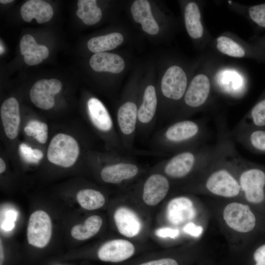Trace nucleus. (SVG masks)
Wrapping results in <instances>:
<instances>
[{
	"mask_svg": "<svg viewBox=\"0 0 265 265\" xmlns=\"http://www.w3.org/2000/svg\"><path fill=\"white\" fill-rule=\"evenodd\" d=\"M206 133L205 124L200 120H175L155 136L154 145L164 152L173 153L200 146Z\"/></svg>",
	"mask_w": 265,
	"mask_h": 265,
	"instance_id": "nucleus-1",
	"label": "nucleus"
},
{
	"mask_svg": "<svg viewBox=\"0 0 265 265\" xmlns=\"http://www.w3.org/2000/svg\"><path fill=\"white\" fill-rule=\"evenodd\" d=\"M216 149V145L198 146L175 153L160 163L163 174L168 178L180 180L196 170L201 171L213 157Z\"/></svg>",
	"mask_w": 265,
	"mask_h": 265,
	"instance_id": "nucleus-2",
	"label": "nucleus"
},
{
	"mask_svg": "<svg viewBox=\"0 0 265 265\" xmlns=\"http://www.w3.org/2000/svg\"><path fill=\"white\" fill-rule=\"evenodd\" d=\"M241 193L246 201L265 213V166L242 158L236 159Z\"/></svg>",
	"mask_w": 265,
	"mask_h": 265,
	"instance_id": "nucleus-3",
	"label": "nucleus"
},
{
	"mask_svg": "<svg viewBox=\"0 0 265 265\" xmlns=\"http://www.w3.org/2000/svg\"><path fill=\"white\" fill-rule=\"evenodd\" d=\"M80 153V146L76 139L69 134L58 133L51 139L47 157L52 163L67 168L75 164Z\"/></svg>",
	"mask_w": 265,
	"mask_h": 265,
	"instance_id": "nucleus-4",
	"label": "nucleus"
},
{
	"mask_svg": "<svg viewBox=\"0 0 265 265\" xmlns=\"http://www.w3.org/2000/svg\"><path fill=\"white\" fill-rule=\"evenodd\" d=\"M223 217L229 227L241 233L253 232L260 224V219L252 208L240 202L227 205L223 210Z\"/></svg>",
	"mask_w": 265,
	"mask_h": 265,
	"instance_id": "nucleus-5",
	"label": "nucleus"
},
{
	"mask_svg": "<svg viewBox=\"0 0 265 265\" xmlns=\"http://www.w3.org/2000/svg\"><path fill=\"white\" fill-rule=\"evenodd\" d=\"M88 117L93 126L99 132L107 134L114 148L125 151L119 134L115 130L113 120L104 105L97 98L92 97L87 103Z\"/></svg>",
	"mask_w": 265,
	"mask_h": 265,
	"instance_id": "nucleus-6",
	"label": "nucleus"
},
{
	"mask_svg": "<svg viewBox=\"0 0 265 265\" xmlns=\"http://www.w3.org/2000/svg\"><path fill=\"white\" fill-rule=\"evenodd\" d=\"M52 233V224L48 214L38 210L30 216L27 228V238L29 244L45 247L49 242Z\"/></svg>",
	"mask_w": 265,
	"mask_h": 265,
	"instance_id": "nucleus-7",
	"label": "nucleus"
},
{
	"mask_svg": "<svg viewBox=\"0 0 265 265\" xmlns=\"http://www.w3.org/2000/svg\"><path fill=\"white\" fill-rule=\"evenodd\" d=\"M158 99L155 87L147 85L144 90L137 112V133L143 135L149 133L156 123Z\"/></svg>",
	"mask_w": 265,
	"mask_h": 265,
	"instance_id": "nucleus-8",
	"label": "nucleus"
},
{
	"mask_svg": "<svg viewBox=\"0 0 265 265\" xmlns=\"http://www.w3.org/2000/svg\"><path fill=\"white\" fill-rule=\"evenodd\" d=\"M187 87V80L183 69L179 66L168 68L162 78L160 90L163 96L170 101L183 99Z\"/></svg>",
	"mask_w": 265,
	"mask_h": 265,
	"instance_id": "nucleus-9",
	"label": "nucleus"
},
{
	"mask_svg": "<svg viewBox=\"0 0 265 265\" xmlns=\"http://www.w3.org/2000/svg\"><path fill=\"white\" fill-rule=\"evenodd\" d=\"M131 159L120 155L115 161L104 166L100 171L102 180L109 184H118L136 177L140 168Z\"/></svg>",
	"mask_w": 265,
	"mask_h": 265,
	"instance_id": "nucleus-10",
	"label": "nucleus"
},
{
	"mask_svg": "<svg viewBox=\"0 0 265 265\" xmlns=\"http://www.w3.org/2000/svg\"><path fill=\"white\" fill-rule=\"evenodd\" d=\"M61 88V81L55 79L38 80L30 90V99L37 107L50 109L54 105V96L60 91Z\"/></svg>",
	"mask_w": 265,
	"mask_h": 265,
	"instance_id": "nucleus-11",
	"label": "nucleus"
},
{
	"mask_svg": "<svg viewBox=\"0 0 265 265\" xmlns=\"http://www.w3.org/2000/svg\"><path fill=\"white\" fill-rule=\"evenodd\" d=\"M211 90L209 77L204 74L196 75L187 86L183 98L186 109L195 110L203 106L209 99Z\"/></svg>",
	"mask_w": 265,
	"mask_h": 265,
	"instance_id": "nucleus-12",
	"label": "nucleus"
},
{
	"mask_svg": "<svg viewBox=\"0 0 265 265\" xmlns=\"http://www.w3.org/2000/svg\"><path fill=\"white\" fill-rule=\"evenodd\" d=\"M170 188L168 178L163 174L155 173L150 175L144 183L142 198L149 206H155L167 194Z\"/></svg>",
	"mask_w": 265,
	"mask_h": 265,
	"instance_id": "nucleus-13",
	"label": "nucleus"
},
{
	"mask_svg": "<svg viewBox=\"0 0 265 265\" xmlns=\"http://www.w3.org/2000/svg\"><path fill=\"white\" fill-rule=\"evenodd\" d=\"M134 246L130 241L122 239L111 240L102 245L97 255L103 261L119 263L129 259L134 254Z\"/></svg>",
	"mask_w": 265,
	"mask_h": 265,
	"instance_id": "nucleus-14",
	"label": "nucleus"
},
{
	"mask_svg": "<svg viewBox=\"0 0 265 265\" xmlns=\"http://www.w3.org/2000/svg\"><path fill=\"white\" fill-rule=\"evenodd\" d=\"M231 136L248 150L265 154V128H250L236 126Z\"/></svg>",
	"mask_w": 265,
	"mask_h": 265,
	"instance_id": "nucleus-15",
	"label": "nucleus"
},
{
	"mask_svg": "<svg viewBox=\"0 0 265 265\" xmlns=\"http://www.w3.org/2000/svg\"><path fill=\"white\" fill-rule=\"evenodd\" d=\"M196 210L192 200L186 196H179L171 199L166 208V217L174 225H179L193 219Z\"/></svg>",
	"mask_w": 265,
	"mask_h": 265,
	"instance_id": "nucleus-16",
	"label": "nucleus"
},
{
	"mask_svg": "<svg viewBox=\"0 0 265 265\" xmlns=\"http://www.w3.org/2000/svg\"><path fill=\"white\" fill-rule=\"evenodd\" d=\"M0 113L6 136L10 139H15L18 134L21 121L17 100L14 97L6 99L1 106Z\"/></svg>",
	"mask_w": 265,
	"mask_h": 265,
	"instance_id": "nucleus-17",
	"label": "nucleus"
},
{
	"mask_svg": "<svg viewBox=\"0 0 265 265\" xmlns=\"http://www.w3.org/2000/svg\"><path fill=\"white\" fill-rule=\"evenodd\" d=\"M114 220L119 233L127 237H133L141 230V223L139 217L128 208L121 207L117 209Z\"/></svg>",
	"mask_w": 265,
	"mask_h": 265,
	"instance_id": "nucleus-18",
	"label": "nucleus"
},
{
	"mask_svg": "<svg viewBox=\"0 0 265 265\" xmlns=\"http://www.w3.org/2000/svg\"><path fill=\"white\" fill-rule=\"evenodd\" d=\"M131 11L134 21L141 24L145 32L151 35L158 33L159 27L152 15L148 0H135L132 5Z\"/></svg>",
	"mask_w": 265,
	"mask_h": 265,
	"instance_id": "nucleus-19",
	"label": "nucleus"
},
{
	"mask_svg": "<svg viewBox=\"0 0 265 265\" xmlns=\"http://www.w3.org/2000/svg\"><path fill=\"white\" fill-rule=\"evenodd\" d=\"M20 11L25 21L30 22L33 18H35L39 24L49 22L53 15L51 5L41 0L27 1L22 5Z\"/></svg>",
	"mask_w": 265,
	"mask_h": 265,
	"instance_id": "nucleus-20",
	"label": "nucleus"
},
{
	"mask_svg": "<svg viewBox=\"0 0 265 265\" xmlns=\"http://www.w3.org/2000/svg\"><path fill=\"white\" fill-rule=\"evenodd\" d=\"M89 64L96 72H107L114 74L121 72L125 68L123 59L118 54L106 52L94 54Z\"/></svg>",
	"mask_w": 265,
	"mask_h": 265,
	"instance_id": "nucleus-21",
	"label": "nucleus"
},
{
	"mask_svg": "<svg viewBox=\"0 0 265 265\" xmlns=\"http://www.w3.org/2000/svg\"><path fill=\"white\" fill-rule=\"evenodd\" d=\"M185 22L189 35L194 39L201 38L204 28L201 21V14L198 5L194 2L188 3L185 9Z\"/></svg>",
	"mask_w": 265,
	"mask_h": 265,
	"instance_id": "nucleus-22",
	"label": "nucleus"
},
{
	"mask_svg": "<svg viewBox=\"0 0 265 265\" xmlns=\"http://www.w3.org/2000/svg\"><path fill=\"white\" fill-rule=\"evenodd\" d=\"M123 40L121 33L113 32L91 38L87 42V47L91 52L95 53H103L116 48L122 44Z\"/></svg>",
	"mask_w": 265,
	"mask_h": 265,
	"instance_id": "nucleus-23",
	"label": "nucleus"
},
{
	"mask_svg": "<svg viewBox=\"0 0 265 265\" xmlns=\"http://www.w3.org/2000/svg\"><path fill=\"white\" fill-rule=\"evenodd\" d=\"M103 223L102 218L97 215L88 217L83 224H78L71 229V235L79 240L88 239L95 235L100 230Z\"/></svg>",
	"mask_w": 265,
	"mask_h": 265,
	"instance_id": "nucleus-24",
	"label": "nucleus"
},
{
	"mask_svg": "<svg viewBox=\"0 0 265 265\" xmlns=\"http://www.w3.org/2000/svg\"><path fill=\"white\" fill-rule=\"evenodd\" d=\"M250 128H265V98L258 102L237 124Z\"/></svg>",
	"mask_w": 265,
	"mask_h": 265,
	"instance_id": "nucleus-25",
	"label": "nucleus"
},
{
	"mask_svg": "<svg viewBox=\"0 0 265 265\" xmlns=\"http://www.w3.org/2000/svg\"><path fill=\"white\" fill-rule=\"evenodd\" d=\"M76 199L79 205L87 210H95L101 208L105 203L104 195L99 191L85 188L77 194Z\"/></svg>",
	"mask_w": 265,
	"mask_h": 265,
	"instance_id": "nucleus-26",
	"label": "nucleus"
},
{
	"mask_svg": "<svg viewBox=\"0 0 265 265\" xmlns=\"http://www.w3.org/2000/svg\"><path fill=\"white\" fill-rule=\"evenodd\" d=\"M20 51L22 55L35 54L40 56L43 60L49 55L48 48L37 44L34 38L28 34L24 35L21 40Z\"/></svg>",
	"mask_w": 265,
	"mask_h": 265,
	"instance_id": "nucleus-27",
	"label": "nucleus"
},
{
	"mask_svg": "<svg viewBox=\"0 0 265 265\" xmlns=\"http://www.w3.org/2000/svg\"><path fill=\"white\" fill-rule=\"evenodd\" d=\"M216 48L221 53L234 57H242L245 55L243 49L232 39L220 36L216 40Z\"/></svg>",
	"mask_w": 265,
	"mask_h": 265,
	"instance_id": "nucleus-28",
	"label": "nucleus"
},
{
	"mask_svg": "<svg viewBox=\"0 0 265 265\" xmlns=\"http://www.w3.org/2000/svg\"><path fill=\"white\" fill-rule=\"evenodd\" d=\"M26 135L34 137L40 143H46L48 137V126L44 122L31 120L24 128Z\"/></svg>",
	"mask_w": 265,
	"mask_h": 265,
	"instance_id": "nucleus-29",
	"label": "nucleus"
},
{
	"mask_svg": "<svg viewBox=\"0 0 265 265\" xmlns=\"http://www.w3.org/2000/svg\"><path fill=\"white\" fill-rule=\"evenodd\" d=\"M102 17L101 9L97 4H94L87 12L83 13L80 18L86 25H92L99 22Z\"/></svg>",
	"mask_w": 265,
	"mask_h": 265,
	"instance_id": "nucleus-30",
	"label": "nucleus"
},
{
	"mask_svg": "<svg viewBox=\"0 0 265 265\" xmlns=\"http://www.w3.org/2000/svg\"><path fill=\"white\" fill-rule=\"evenodd\" d=\"M251 19L259 26L265 27V4L255 5L249 9Z\"/></svg>",
	"mask_w": 265,
	"mask_h": 265,
	"instance_id": "nucleus-31",
	"label": "nucleus"
},
{
	"mask_svg": "<svg viewBox=\"0 0 265 265\" xmlns=\"http://www.w3.org/2000/svg\"><path fill=\"white\" fill-rule=\"evenodd\" d=\"M179 230L177 229H173L169 227L160 228L155 231L156 235L161 238L169 237L172 238H175L179 236Z\"/></svg>",
	"mask_w": 265,
	"mask_h": 265,
	"instance_id": "nucleus-32",
	"label": "nucleus"
},
{
	"mask_svg": "<svg viewBox=\"0 0 265 265\" xmlns=\"http://www.w3.org/2000/svg\"><path fill=\"white\" fill-rule=\"evenodd\" d=\"M20 151L24 159L28 162L37 163L34 157L33 149L26 144L22 143L20 146Z\"/></svg>",
	"mask_w": 265,
	"mask_h": 265,
	"instance_id": "nucleus-33",
	"label": "nucleus"
},
{
	"mask_svg": "<svg viewBox=\"0 0 265 265\" xmlns=\"http://www.w3.org/2000/svg\"><path fill=\"white\" fill-rule=\"evenodd\" d=\"M183 231L186 233L195 237H200L203 232V228L194 224L193 222L186 223L183 228Z\"/></svg>",
	"mask_w": 265,
	"mask_h": 265,
	"instance_id": "nucleus-34",
	"label": "nucleus"
},
{
	"mask_svg": "<svg viewBox=\"0 0 265 265\" xmlns=\"http://www.w3.org/2000/svg\"><path fill=\"white\" fill-rule=\"evenodd\" d=\"M253 258L254 265H265V243L259 246L255 250Z\"/></svg>",
	"mask_w": 265,
	"mask_h": 265,
	"instance_id": "nucleus-35",
	"label": "nucleus"
},
{
	"mask_svg": "<svg viewBox=\"0 0 265 265\" xmlns=\"http://www.w3.org/2000/svg\"><path fill=\"white\" fill-rule=\"evenodd\" d=\"M138 265H179V264L174 259L164 258L151 260L141 263Z\"/></svg>",
	"mask_w": 265,
	"mask_h": 265,
	"instance_id": "nucleus-36",
	"label": "nucleus"
},
{
	"mask_svg": "<svg viewBox=\"0 0 265 265\" xmlns=\"http://www.w3.org/2000/svg\"><path fill=\"white\" fill-rule=\"evenodd\" d=\"M25 62L30 66L37 65L42 62L43 59L35 54H26L24 55Z\"/></svg>",
	"mask_w": 265,
	"mask_h": 265,
	"instance_id": "nucleus-37",
	"label": "nucleus"
},
{
	"mask_svg": "<svg viewBox=\"0 0 265 265\" xmlns=\"http://www.w3.org/2000/svg\"><path fill=\"white\" fill-rule=\"evenodd\" d=\"M33 154L34 158L39 161L43 157V152L39 149H33Z\"/></svg>",
	"mask_w": 265,
	"mask_h": 265,
	"instance_id": "nucleus-38",
	"label": "nucleus"
},
{
	"mask_svg": "<svg viewBox=\"0 0 265 265\" xmlns=\"http://www.w3.org/2000/svg\"><path fill=\"white\" fill-rule=\"evenodd\" d=\"M6 170V164L3 159L0 158V174L3 173Z\"/></svg>",
	"mask_w": 265,
	"mask_h": 265,
	"instance_id": "nucleus-39",
	"label": "nucleus"
},
{
	"mask_svg": "<svg viewBox=\"0 0 265 265\" xmlns=\"http://www.w3.org/2000/svg\"><path fill=\"white\" fill-rule=\"evenodd\" d=\"M0 265H2V263H3V258H4V255H3V247H2V243H1V240H0Z\"/></svg>",
	"mask_w": 265,
	"mask_h": 265,
	"instance_id": "nucleus-40",
	"label": "nucleus"
},
{
	"mask_svg": "<svg viewBox=\"0 0 265 265\" xmlns=\"http://www.w3.org/2000/svg\"><path fill=\"white\" fill-rule=\"evenodd\" d=\"M13 1V0H0V2L2 4H6Z\"/></svg>",
	"mask_w": 265,
	"mask_h": 265,
	"instance_id": "nucleus-41",
	"label": "nucleus"
}]
</instances>
